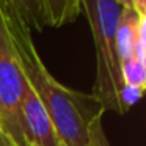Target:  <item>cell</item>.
Masks as SVG:
<instances>
[{"label": "cell", "mask_w": 146, "mask_h": 146, "mask_svg": "<svg viewBox=\"0 0 146 146\" xmlns=\"http://www.w3.org/2000/svg\"><path fill=\"white\" fill-rule=\"evenodd\" d=\"M0 146H16L13 143V140L10 138L8 135H5L2 130H0Z\"/></svg>", "instance_id": "12"}, {"label": "cell", "mask_w": 146, "mask_h": 146, "mask_svg": "<svg viewBox=\"0 0 146 146\" xmlns=\"http://www.w3.org/2000/svg\"><path fill=\"white\" fill-rule=\"evenodd\" d=\"M60 146H64V145H63V143H61V145H60Z\"/></svg>", "instance_id": "14"}, {"label": "cell", "mask_w": 146, "mask_h": 146, "mask_svg": "<svg viewBox=\"0 0 146 146\" xmlns=\"http://www.w3.org/2000/svg\"><path fill=\"white\" fill-rule=\"evenodd\" d=\"M30 30L42 32L47 27L42 0H11Z\"/></svg>", "instance_id": "7"}, {"label": "cell", "mask_w": 146, "mask_h": 146, "mask_svg": "<svg viewBox=\"0 0 146 146\" xmlns=\"http://www.w3.org/2000/svg\"><path fill=\"white\" fill-rule=\"evenodd\" d=\"M146 24V16H140L133 8L123 7L116 27V55L118 60L126 61L135 58V47L141 27Z\"/></svg>", "instance_id": "5"}, {"label": "cell", "mask_w": 146, "mask_h": 146, "mask_svg": "<svg viewBox=\"0 0 146 146\" xmlns=\"http://www.w3.org/2000/svg\"><path fill=\"white\" fill-rule=\"evenodd\" d=\"M132 5L140 16H146V0H132Z\"/></svg>", "instance_id": "11"}, {"label": "cell", "mask_w": 146, "mask_h": 146, "mask_svg": "<svg viewBox=\"0 0 146 146\" xmlns=\"http://www.w3.org/2000/svg\"><path fill=\"white\" fill-rule=\"evenodd\" d=\"M123 7H130V8H133V5H132V0H118Z\"/></svg>", "instance_id": "13"}, {"label": "cell", "mask_w": 146, "mask_h": 146, "mask_svg": "<svg viewBox=\"0 0 146 146\" xmlns=\"http://www.w3.org/2000/svg\"><path fill=\"white\" fill-rule=\"evenodd\" d=\"M25 77L0 11V130L16 146H27L22 133L21 101Z\"/></svg>", "instance_id": "3"}, {"label": "cell", "mask_w": 146, "mask_h": 146, "mask_svg": "<svg viewBox=\"0 0 146 146\" xmlns=\"http://www.w3.org/2000/svg\"><path fill=\"white\" fill-rule=\"evenodd\" d=\"M47 27H61L77 19L82 11L80 0H42Z\"/></svg>", "instance_id": "6"}, {"label": "cell", "mask_w": 146, "mask_h": 146, "mask_svg": "<svg viewBox=\"0 0 146 146\" xmlns=\"http://www.w3.org/2000/svg\"><path fill=\"white\" fill-rule=\"evenodd\" d=\"M91 30L96 52V80L91 94L107 110L123 115L119 94L123 90L116 55V27L123 11L118 0H80Z\"/></svg>", "instance_id": "2"}, {"label": "cell", "mask_w": 146, "mask_h": 146, "mask_svg": "<svg viewBox=\"0 0 146 146\" xmlns=\"http://www.w3.org/2000/svg\"><path fill=\"white\" fill-rule=\"evenodd\" d=\"M104 113L98 115L90 123L88 127V146H111L107 133H105L104 124H102Z\"/></svg>", "instance_id": "9"}, {"label": "cell", "mask_w": 146, "mask_h": 146, "mask_svg": "<svg viewBox=\"0 0 146 146\" xmlns=\"http://www.w3.org/2000/svg\"><path fill=\"white\" fill-rule=\"evenodd\" d=\"M119 69H121V79H123L124 85L138 86V88H145L146 86V64L140 63L137 58L121 61Z\"/></svg>", "instance_id": "8"}, {"label": "cell", "mask_w": 146, "mask_h": 146, "mask_svg": "<svg viewBox=\"0 0 146 146\" xmlns=\"http://www.w3.org/2000/svg\"><path fill=\"white\" fill-rule=\"evenodd\" d=\"M143 91H145V88L123 85V90H121V94H119V105H121V110H123V115H126L130 110V107H133L141 99Z\"/></svg>", "instance_id": "10"}, {"label": "cell", "mask_w": 146, "mask_h": 146, "mask_svg": "<svg viewBox=\"0 0 146 146\" xmlns=\"http://www.w3.org/2000/svg\"><path fill=\"white\" fill-rule=\"evenodd\" d=\"M21 113H22V133L27 146H60L61 141L58 133L46 111L44 105L30 83L25 80L24 94L21 101Z\"/></svg>", "instance_id": "4"}, {"label": "cell", "mask_w": 146, "mask_h": 146, "mask_svg": "<svg viewBox=\"0 0 146 146\" xmlns=\"http://www.w3.org/2000/svg\"><path fill=\"white\" fill-rule=\"evenodd\" d=\"M7 32L25 80L44 105L64 146H88V127L105 108L93 94L61 85L42 63L32 39V30L11 0H0Z\"/></svg>", "instance_id": "1"}]
</instances>
